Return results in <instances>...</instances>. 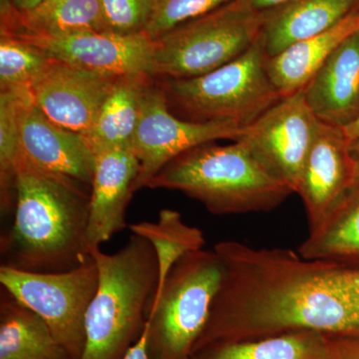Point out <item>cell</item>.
<instances>
[{"label": "cell", "instance_id": "obj_1", "mask_svg": "<svg viewBox=\"0 0 359 359\" xmlns=\"http://www.w3.org/2000/svg\"><path fill=\"white\" fill-rule=\"evenodd\" d=\"M214 250L223 273L193 355L295 330L359 335V313L340 280V264L237 241L219 242Z\"/></svg>", "mask_w": 359, "mask_h": 359}, {"label": "cell", "instance_id": "obj_2", "mask_svg": "<svg viewBox=\"0 0 359 359\" xmlns=\"http://www.w3.org/2000/svg\"><path fill=\"white\" fill-rule=\"evenodd\" d=\"M90 189L45 171L21 153L16 164L13 224L1 238L4 266L63 273L88 263Z\"/></svg>", "mask_w": 359, "mask_h": 359}, {"label": "cell", "instance_id": "obj_3", "mask_svg": "<svg viewBox=\"0 0 359 359\" xmlns=\"http://www.w3.org/2000/svg\"><path fill=\"white\" fill-rule=\"evenodd\" d=\"M147 188L179 191L217 216L271 212L294 194L240 140L229 145L209 142L187 151Z\"/></svg>", "mask_w": 359, "mask_h": 359}, {"label": "cell", "instance_id": "obj_4", "mask_svg": "<svg viewBox=\"0 0 359 359\" xmlns=\"http://www.w3.org/2000/svg\"><path fill=\"white\" fill-rule=\"evenodd\" d=\"M98 287L85 320L86 344L80 359H123L141 337L159 280L152 245L138 235L114 254L91 250Z\"/></svg>", "mask_w": 359, "mask_h": 359}, {"label": "cell", "instance_id": "obj_5", "mask_svg": "<svg viewBox=\"0 0 359 359\" xmlns=\"http://www.w3.org/2000/svg\"><path fill=\"white\" fill-rule=\"evenodd\" d=\"M259 39L240 57L189 79L162 80L170 109L182 119L231 122L245 129L283 98L269 79Z\"/></svg>", "mask_w": 359, "mask_h": 359}, {"label": "cell", "instance_id": "obj_6", "mask_svg": "<svg viewBox=\"0 0 359 359\" xmlns=\"http://www.w3.org/2000/svg\"><path fill=\"white\" fill-rule=\"evenodd\" d=\"M222 273L223 264L215 250L189 252L175 264L149 309L151 359H192Z\"/></svg>", "mask_w": 359, "mask_h": 359}, {"label": "cell", "instance_id": "obj_7", "mask_svg": "<svg viewBox=\"0 0 359 359\" xmlns=\"http://www.w3.org/2000/svg\"><path fill=\"white\" fill-rule=\"evenodd\" d=\"M263 14L243 0L178 26L154 41L152 77L202 76L249 50L261 36Z\"/></svg>", "mask_w": 359, "mask_h": 359}, {"label": "cell", "instance_id": "obj_8", "mask_svg": "<svg viewBox=\"0 0 359 359\" xmlns=\"http://www.w3.org/2000/svg\"><path fill=\"white\" fill-rule=\"evenodd\" d=\"M0 283L14 299L39 314L71 359L81 358L87 311L98 287L93 257L63 273H32L1 264Z\"/></svg>", "mask_w": 359, "mask_h": 359}, {"label": "cell", "instance_id": "obj_9", "mask_svg": "<svg viewBox=\"0 0 359 359\" xmlns=\"http://www.w3.org/2000/svg\"><path fill=\"white\" fill-rule=\"evenodd\" d=\"M245 129L231 122H196L174 115L160 85H148L142 99L140 117L131 149L139 162L133 192L149 182L171 161L191 149L218 140L237 141Z\"/></svg>", "mask_w": 359, "mask_h": 359}, {"label": "cell", "instance_id": "obj_10", "mask_svg": "<svg viewBox=\"0 0 359 359\" xmlns=\"http://www.w3.org/2000/svg\"><path fill=\"white\" fill-rule=\"evenodd\" d=\"M320 124L302 89L280 99L245 128L238 140L295 193Z\"/></svg>", "mask_w": 359, "mask_h": 359}, {"label": "cell", "instance_id": "obj_11", "mask_svg": "<svg viewBox=\"0 0 359 359\" xmlns=\"http://www.w3.org/2000/svg\"><path fill=\"white\" fill-rule=\"evenodd\" d=\"M13 36L37 45L58 60L96 74L113 78L130 75L152 77L154 41L144 32H89L63 36Z\"/></svg>", "mask_w": 359, "mask_h": 359}, {"label": "cell", "instance_id": "obj_12", "mask_svg": "<svg viewBox=\"0 0 359 359\" xmlns=\"http://www.w3.org/2000/svg\"><path fill=\"white\" fill-rule=\"evenodd\" d=\"M116 79L54 57L30 90L37 107L52 122L84 137L93 126Z\"/></svg>", "mask_w": 359, "mask_h": 359}, {"label": "cell", "instance_id": "obj_13", "mask_svg": "<svg viewBox=\"0 0 359 359\" xmlns=\"http://www.w3.org/2000/svg\"><path fill=\"white\" fill-rule=\"evenodd\" d=\"M349 144L344 129L320 122L295 191L304 202L309 230L355 188Z\"/></svg>", "mask_w": 359, "mask_h": 359}, {"label": "cell", "instance_id": "obj_14", "mask_svg": "<svg viewBox=\"0 0 359 359\" xmlns=\"http://www.w3.org/2000/svg\"><path fill=\"white\" fill-rule=\"evenodd\" d=\"M20 150L35 166L83 184L91 190L95 157L81 135L59 126L26 94L20 112Z\"/></svg>", "mask_w": 359, "mask_h": 359}, {"label": "cell", "instance_id": "obj_15", "mask_svg": "<svg viewBox=\"0 0 359 359\" xmlns=\"http://www.w3.org/2000/svg\"><path fill=\"white\" fill-rule=\"evenodd\" d=\"M138 171L139 162L131 147L95 156L86 233L90 252L127 228L126 210Z\"/></svg>", "mask_w": 359, "mask_h": 359}, {"label": "cell", "instance_id": "obj_16", "mask_svg": "<svg viewBox=\"0 0 359 359\" xmlns=\"http://www.w3.org/2000/svg\"><path fill=\"white\" fill-rule=\"evenodd\" d=\"M320 122L346 128L359 116V30L337 46L304 88Z\"/></svg>", "mask_w": 359, "mask_h": 359}, {"label": "cell", "instance_id": "obj_17", "mask_svg": "<svg viewBox=\"0 0 359 359\" xmlns=\"http://www.w3.org/2000/svg\"><path fill=\"white\" fill-rule=\"evenodd\" d=\"M359 9V0H290L263 11L261 41L266 58L332 29Z\"/></svg>", "mask_w": 359, "mask_h": 359}, {"label": "cell", "instance_id": "obj_18", "mask_svg": "<svg viewBox=\"0 0 359 359\" xmlns=\"http://www.w3.org/2000/svg\"><path fill=\"white\" fill-rule=\"evenodd\" d=\"M89 32H109L100 0H44L27 13L1 0V33L63 36Z\"/></svg>", "mask_w": 359, "mask_h": 359}, {"label": "cell", "instance_id": "obj_19", "mask_svg": "<svg viewBox=\"0 0 359 359\" xmlns=\"http://www.w3.org/2000/svg\"><path fill=\"white\" fill-rule=\"evenodd\" d=\"M358 30L359 9L332 29L297 42L278 55L266 58L269 79L283 97L304 89L337 46Z\"/></svg>", "mask_w": 359, "mask_h": 359}, {"label": "cell", "instance_id": "obj_20", "mask_svg": "<svg viewBox=\"0 0 359 359\" xmlns=\"http://www.w3.org/2000/svg\"><path fill=\"white\" fill-rule=\"evenodd\" d=\"M152 78L130 75L116 79L93 126L83 137L94 157L113 149L131 147L144 92Z\"/></svg>", "mask_w": 359, "mask_h": 359}, {"label": "cell", "instance_id": "obj_21", "mask_svg": "<svg viewBox=\"0 0 359 359\" xmlns=\"http://www.w3.org/2000/svg\"><path fill=\"white\" fill-rule=\"evenodd\" d=\"M0 359H71L39 314L2 287Z\"/></svg>", "mask_w": 359, "mask_h": 359}, {"label": "cell", "instance_id": "obj_22", "mask_svg": "<svg viewBox=\"0 0 359 359\" xmlns=\"http://www.w3.org/2000/svg\"><path fill=\"white\" fill-rule=\"evenodd\" d=\"M299 256L309 261L344 266L359 261V188H354L299 245Z\"/></svg>", "mask_w": 359, "mask_h": 359}, {"label": "cell", "instance_id": "obj_23", "mask_svg": "<svg viewBox=\"0 0 359 359\" xmlns=\"http://www.w3.org/2000/svg\"><path fill=\"white\" fill-rule=\"evenodd\" d=\"M328 349L330 334L304 330L210 346L192 359H327Z\"/></svg>", "mask_w": 359, "mask_h": 359}, {"label": "cell", "instance_id": "obj_24", "mask_svg": "<svg viewBox=\"0 0 359 359\" xmlns=\"http://www.w3.org/2000/svg\"><path fill=\"white\" fill-rule=\"evenodd\" d=\"M129 229L149 241L155 250L159 266L155 294L162 289L175 264L189 252L202 250L205 243L203 231L187 224L181 214L174 210L163 209L157 222H140L130 224Z\"/></svg>", "mask_w": 359, "mask_h": 359}, {"label": "cell", "instance_id": "obj_25", "mask_svg": "<svg viewBox=\"0 0 359 359\" xmlns=\"http://www.w3.org/2000/svg\"><path fill=\"white\" fill-rule=\"evenodd\" d=\"M30 89L0 91V205L4 216L14 212L16 164L21 154L20 106Z\"/></svg>", "mask_w": 359, "mask_h": 359}, {"label": "cell", "instance_id": "obj_26", "mask_svg": "<svg viewBox=\"0 0 359 359\" xmlns=\"http://www.w3.org/2000/svg\"><path fill=\"white\" fill-rule=\"evenodd\" d=\"M54 56L13 35L0 34V91L32 89Z\"/></svg>", "mask_w": 359, "mask_h": 359}, {"label": "cell", "instance_id": "obj_27", "mask_svg": "<svg viewBox=\"0 0 359 359\" xmlns=\"http://www.w3.org/2000/svg\"><path fill=\"white\" fill-rule=\"evenodd\" d=\"M233 1L235 0H155L144 33L155 41L178 26Z\"/></svg>", "mask_w": 359, "mask_h": 359}, {"label": "cell", "instance_id": "obj_28", "mask_svg": "<svg viewBox=\"0 0 359 359\" xmlns=\"http://www.w3.org/2000/svg\"><path fill=\"white\" fill-rule=\"evenodd\" d=\"M100 4L109 32L136 34L145 30L155 0H100Z\"/></svg>", "mask_w": 359, "mask_h": 359}, {"label": "cell", "instance_id": "obj_29", "mask_svg": "<svg viewBox=\"0 0 359 359\" xmlns=\"http://www.w3.org/2000/svg\"><path fill=\"white\" fill-rule=\"evenodd\" d=\"M327 359H359V335L330 334Z\"/></svg>", "mask_w": 359, "mask_h": 359}, {"label": "cell", "instance_id": "obj_30", "mask_svg": "<svg viewBox=\"0 0 359 359\" xmlns=\"http://www.w3.org/2000/svg\"><path fill=\"white\" fill-rule=\"evenodd\" d=\"M339 273L344 289L359 313V268H351L340 264Z\"/></svg>", "mask_w": 359, "mask_h": 359}, {"label": "cell", "instance_id": "obj_31", "mask_svg": "<svg viewBox=\"0 0 359 359\" xmlns=\"http://www.w3.org/2000/svg\"><path fill=\"white\" fill-rule=\"evenodd\" d=\"M148 327L146 323L143 332L139 339L130 347L129 351L125 354L123 359H151L148 353L147 346Z\"/></svg>", "mask_w": 359, "mask_h": 359}, {"label": "cell", "instance_id": "obj_32", "mask_svg": "<svg viewBox=\"0 0 359 359\" xmlns=\"http://www.w3.org/2000/svg\"><path fill=\"white\" fill-rule=\"evenodd\" d=\"M243 1L250 8L259 11V13H263V11L280 6V4L290 1V0H243Z\"/></svg>", "mask_w": 359, "mask_h": 359}, {"label": "cell", "instance_id": "obj_33", "mask_svg": "<svg viewBox=\"0 0 359 359\" xmlns=\"http://www.w3.org/2000/svg\"><path fill=\"white\" fill-rule=\"evenodd\" d=\"M18 13H27L39 6L44 0H7Z\"/></svg>", "mask_w": 359, "mask_h": 359}, {"label": "cell", "instance_id": "obj_34", "mask_svg": "<svg viewBox=\"0 0 359 359\" xmlns=\"http://www.w3.org/2000/svg\"><path fill=\"white\" fill-rule=\"evenodd\" d=\"M349 152L353 158L354 170V187L359 188V139L349 144Z\"/></svg>", "mask_w": 359, "mask_h": 359}, {"label": "cell", "instance_id": "obj_35", "mask_svg": "<svg viewBox=\"0 0 359 359\" xmlns=\"http://www.w3.org/2000/svg\"><path fill=\"white\" fill-rule=\"evenodd\" d=\"M344 134L349 141H355L359 139V116L353 123L344 128Z\"/></svg>", "mask_w": 359, "mask_h": 359}]
</instances>
